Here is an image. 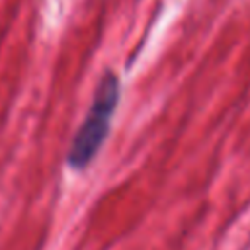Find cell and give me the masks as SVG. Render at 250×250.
I'll return each instance as SVG.
<instances>
[{
	"label": "cell",
	"mask_w": 250,
	"mask_h": 250,
	"mask_svg": "<svg viewBox=\"0 0 250 250\" xmlns=\"http://www.w3.org/2000/svg\"><path fill=\"white\" fill-rule=\"evenodd\" d=\"M119 98L121 80L113 70H105L96 84L88 113L76 129L66 150V164L74 172H84L96 160L98 152L102 150L109 135L111 121L119 105Z\"/></svg>",
	"instance_id": "1"
}]
</instances>
